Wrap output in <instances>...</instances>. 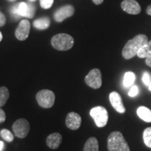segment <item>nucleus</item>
<instances>
[{
	"mask_svg": "<svg viewBox=\"0 0 151 151\" xmlns=\"http://www.w3.org/2000/svg\"><path fill=\"white\" fill-rule=\"evenodd\" d=\"M142 80H143V83L146 85V86H149V84H150L151 82L150 75L149 74L148 72H145L143 75Z\"/></svg>",
	"mask_w": 151,
	"mask_h": 151,
	"instance_id": "obj_26",
	"label": "nucleus"
},
{
	"mask_svg": "<svg viewBox=\"0 0 151 151\" xmlns=\"http://www.w3.org/2000/svg\"><path fill=\"white\" fill-rule=\"evenodd\" d=\"M121 8L124 12L132 15L139 14L141 11V6L136 0H124L121 3Z\"/></svg>",
	"mask_w": 151,
	"mask_h": 151,
	"instance_id": "obj_10",
	"label": "nucleus"
},
{
	"mask_svg": "<svg viewBox=\"0 0 151 151\" xmlns=\"http://www.w3.org/2000/svg\"><path fill=\"white\" fill-rule=\"evenodd\" d=\"M137 56L140 58H148L151 57V40L148 41L138 52Z\"/></svg>",
	"mask_w": 151,
	"mask_h": 151,
	"instance_id": "obj_17",
	"label": "nucleus"
},
{
	"mask_svg": "<svg viewBox=\"0 0 151 151\" xmlns=\"http://www.w3.org/2000/svg\"><path fill=\"white\" fill-rule=\"evenodd\" d=\"M74 40L71 36L67 34H58L55 35L51 39V44L54 48L58 50H68L73 46Z\"/></svg>",
	"mask_w": 151,
	"mask_h": 151,
	"instance_id": "obj_3",
	"label": "nucleus"
},
{
	"mask_svg": "<svg viewBox=\"0 0 151 151\" xmlns=\"http://www.w3.org/2000/svg\"><path fill=\"white\" fill-rule=\"evenodd\" d=\"M83 151H99V143L95 137H90L84 145Z\"/></svg>",
	"mask_w": 151,
	"mask_h": 151,
	"instance_id": "obj_14",
	"label": "nucleus"
},
{
	"mask_svg": "<svg viewBox=\"0 0 151 151\" xmlns=\"http://www.w3.org/2000/svg\"><path fill=\"white\" fill-rule=\"evenodd\" d=\"M15 135L17 137L23 139L26 137L29 132V123L26 119L20 118L17 120L12 127Z\"/></svg>",
	"mask_w": 151,
	"mask_h": 151,
	"instance_id": "obj_7",
	"label": "nucleus"
},
{
	"mask_svg": "<svg viewBox=\"0 0 151 151\" xmlns=\"http://www.w3.org/2000/svg\"><path fill=\"white\" fill-rule=\"evenodd\" d=\"M3 39V36H2V34H1V32H0V41L2 40Z\"/></svg>",
	"mask_w": 151,
	"mask_h": 151,
	"instance_id": "obj_34",
	"label": "nucleus"
},
{
	"mask_svg": "<svg viewBox=\"0 0 151 151\" xmlns=\"http://www.w3.org/2000/svg\"><path fill=\"white\" fill-rule=\"evenodd\" d=\"M146 63L148 67H151V57L150 58H148L146 59Z\"/></svg>",
	"mask_w": 151,
	"mask_h": 151,
	"instance_id": "obj_30",
	"label": "nucleus"
},
{
	"mask_svg": "<svg viewBox=\"0 0 151 151\" xmlns=\"http://www.w3.org/2000/svg\"><path fill=\"white\" fill-rule=\"evenodd\" d=\"M30 31V22L27 20H23L20 22L15 32V35L18 40L24 41L27 39Z\"/></svg>",
	"mask_w": 151,
	"mask_h": 151,
	"instance_id": "obj_9",
	"label": "nucleus"
},
{
	"mask_svg": "<svg viewBox=\"0 0 151 151\" xmlns=\"http://www.w3.org/2000/svg\"><path fill=\"white\" fill-rule=\"evenodd\" d=\"M6 21V20L5 16L0 11V27H2L4 25Z\"/></svg>",
	"mask_w": 151,
	"mask_h": 151,
	"instance_id": "obj_28",
	"label": "nucleus"
},
{
	"mask_svg": "<svg viewBox=\"0 0 151 151\" xmlns=\"http://www.w3.org/2000/svg\"><path fill=\"white\" fill-rule=\"evenodd\" d=\"M92 1H93L96 5H99L103 2L104 0H92Z\"/></svg>",
	"mask_w": 151,
	"mask_h": 151,
	"instance_id": "obj_31",
	"label": "nucleus"
},
{
	"mask_svg": "<svg viewBox=\"0 0 151 151\" xmlns=\"http://www.w3.org/2000/svg\"><path fill=\"white\" fill-rule=\"evenodd\" d=\"M90 115L93 118L98 127H104L106 125L109 120V114L104 107L101 106L94 107L90 110Z\"/></svg>",
	"mask_w": 151,
	"mask_h": 151,
	"instance_id": "obj_4",
	"label": "nucleus"
},
{
	"mask_svg": "<svg viewBox=\"0 0 151 151\" xmlns=\"http://www.w3.org/2000/svg\"><path fill=\"white\" fill-rule=\"evenodd\" d=\"M8 1H15L16 0H8Z\"/></svg>",
	"mask_w": 151,
	"mask_h": 151,
	"instance_id": "obj_36",
	"label": "nucleus"
},
{
	"mask_svg": "<svg viewBox=\"0 0 151 151\" xmlns=\"http://www.w3.org/2000/svg\"><path fill=\"white\" fill-rule=\"evenodd\" d=\"M109 99L112 106L115 110L120 113H124L126 111L125 107L124 106L121 96L117 92H112L109 95Z\"/></svg>",
	"mask_w": 151,
	"mask_h": 151,
	"instance_id": "obj_12",
	"label": "nucleus"
},
{
	"mask_svg": "<svg viewBox=\"0 0 151 151\" xmlns=\"http://www.w3.org/2000/svg\"><path fill=\"white\" fill-rule=\"evenodd\" d=\"M148 88H149V90H150V91H151V82H150V83L149 84V86H148Z\"/></svg>",
	"mask_w": 151,
	"mask_h": 151,
	"instance_id": "obj_35",
	"label": "nucleus"
},
{
	"mask_svg": "<svg viewBox=\"0 0 151 151\" xmlns=\"http://www.w3.org/2000/svg\"><path fill=\"white\" fill-rule=\"evenodd\" d=\"M9 98V92L8 88L6 87H1L0 88V107L5 105Z\"/></svg>",
	"mask_w": 151,
	"mask_h": 151,
	"instance_id": "obj_19",
	"label": "nucleus"
},
{
	"mask_svg": "<svg viewBox=\"0 0 151 151\" xmlns=\"http://www.w3.org/2000/svg\"><path fill=\"white\" fill-rule=\"evenodd\" d=\"M54 0H40L41 6L44 9H48L52 6Z\"/></svg>",
	"mask_w": 151,
	"mask_h": 151,
	"instance_id": "obj_25",
	"label": "nucleus"
},
{
	"mask_svg": "<svg viewBox=\"0 0 151 151\" xmlns=\"http://www.w3.org/2000/svg\"><path fill=\"white\" fill-rule=\"evenodd\" d=\"M6 120V114L5 112L2 109H0V123L4 122Z\"/></svg>",
	"mask_w": 151,
	"mask_h": 151,
	"instance_id": "obj_29",
	"label": "nucleus"
},
{
	"mask_svg": "<svg viewBox=\"0 0 151 151\" xmlns=\"http://www.w3.org/2000/svg\"><path fill=\"white\" fill-rule=\"evenodd\" d=\"M62 141V137L60 133L55 132L50 134L46 139L47 146L51 149H57L61 144Z\"/></svg>",
	"mask_w": 151,
	"mask_h": 151,
	"instance_id": "obj_13",
	"label": "nucleus"
},
{
	"mask_svg": "<svg viewBox=\"0 0 151 151\" xmlns=\"http://www.w3.org/2000/svg\"><path fill=\"white\" fill-rule=\"evenodd\" d=\"M137 115L141 120L146 122H151V110L145 106H140L137 109Z\"/></svg>",
	"mask_w": 151,
	"mask_h": 151,
	"instance_id": "obj_15",
	"label": "nucleus"
},
{
	"mask_svg": "<svg viewBox=\"0 0 151 151\" xmlns=\"http://www.w3.org/2000/svg\"><path fill=\"white\" fill-rule=\"evenodd\" d=\"M29 1H32H32H36V0H29Z\"/></svg>",
	"mask_w": 151,
	"mask_h": 151,
	"instance_id": "obj_37",
	"label": "nucleus"
},
{
	"mask_svg": "<svg viewBox=\"0 0 151 151\" xmlns=\"http://www.w3.org/2000/svg\"><path fill=\"white\" fill-rule=\"evenodd\" d=\"M143 138L146 146L151 148V127H148L144 130Z\"/></svg>",
	"mask_w": 151,
	"mask_h": 151,
	"instance_id": "obj_20",
	"label": "nucleus"
},
{
	"mask_svg": "<svg viewBox=\"0 0 151 151\" xmlns=\"http://www.w3.org/2000/svg\"><path fill=\"white\" fill-rule=\"evenodd\" d=\"M37 102L43 109H50L54 105L55 96L50 90H40L36 95Z\"/></svg>",
	"mask_w": 151,
	"mask_h": 151,
	"instance_id": "obj_5",
	"label": "nucleus"
},
{
	"mask_svg": "<svg viewBox=\"0 0 151 151\" xmlns=\"http://www.w3.org/2000/svg\"><path fill=\"white\" fill-rule=\"evenodd\" d=\"M136 79L135 74L133 72L131 71H128V72L125 73V74L124 76V79H123V85L124 87L128 88L133 85Z\"/></svg>",
	"mask_w": 151,
	"mask_h": 151,
	"instance_id": "obj_18",
	"label": "nucleus"
},
{
	"mask_svg": "<svg viewBox=\"0 0 151 151\" xmlns=\"http://www.w3.org/2000/svg\"><path fill=\"white\" fill-rule=\"evenodd\" d=\"M4 142L3 141H0V151H1L3 150L4 148Z\"/></svg>",
	"mask_w": 151,
	"mask_h": 151,
	"instance_id": "obj_33",
	"label": "nucleus"
},
{
	"mask_svg": "<svg viewBox=\"0 0 151 151\" xmlns=\"http://www.w3.org/2000/svg\"><path fill=\"white\" fill-rule=\"evenodd\" d=\"M109 151H130L127 141L120 132H113L107 139Z\"/></svg>",
	"mask_w": 151,
	"mask_h": 151,
	"instance_id": "obj_2",
	"label": "nucleus"
},
{
	"mask_svg": "<svg viewBox=\"0 0 151 151\" xmlns=\"http://www.w3.org/2000/svg\"><path fill=\"white\" fill-rule=\"evenodd\" d=\"M10 11L11 16H12L15 20H18V19L20 18V16L18 12V4H16L13 5L10 9Z\"/></svg>",
	"mask_w": 151,
	"mask_h": 151,
	"instance_id": "obj_24",
	"label": "nucleus"
},
{
	"mask_svg": "<svg viewBox=\"0 0 151 151\" xmlns=\"http://www.w3.org/2000/svg\"><path fill=\"white\" fill-rule=\"evenodd\" d=\"M27 14H26L25 18H32L35 16V6L31 3H27Z\"/></svg>",
	"mask_w": 151,
	"mask_h": 151,
	"instance_id": "obj_22",
	"label": "nucleus"
},
{
	"mask_svg": "<svg viewBox=\"0 0 151 151\" xmlns=\"http://www.w3.org/2000/svg\"><path fill=\"white\" fill-rule=\"evenodd\" d=\"M27 4L25 2L18 3V12L20 17H25L27 14Z\"/></svg>",
	"mask_w": 151,
	"mask_h": 151,
	"instance_id": "obj_23",
	"label": "nucleus"
},
{
	"mask_svg": "<svg viewBox=\"0 0 151 151\" xmlns=\"http://www.w3.org/2000/svg\"><path fill=\"white\" fill-rule=\"evenodd\" d=\"M146 13L149 16H151V5H149L146 9Z\"/></svg>",
	"mask_w": 151,
	"mask_h": 151,
	"instance_id": "obj_32",
	"label": "nucleus"
},
{
	"mask_svg": "<svg viewBox=\"0 0 151 151\" xmlns=\"http://www.w3.org/2000/svg\"><path fill=\"white\" fill-rule=\"evenodd\" d=\"M50 24V20L48 17H43V18H41L37 19V20H35L34 22L33 25L36 29H46L48 28Z\"/></svg>",
	"mask_w": 151,
	"mask_h": 151,
	"instance_id": "obj_16",
	"label": "nucleus"
},
{
	"mask_svg": "<svg viewBox=\"0 0 151 151\" xmlns=\"http://www.w3.org/2000/svg\"><path fill=\"white\" fill-rule=\"evenodd\" d=\"M0 135L2 139L6 141L7 142H12L14 139V136L9 130L6 129H3L0 132Z\"/></svg>",
	"mask_w": 151,
	"mask_h": 151,
	"instance_id": "obj_21",
	"label": "nucleus"
},
{
	"mask_svg": "<svg viewBox=\"0 0 151 151\" xmlns=\"http://www.w3.org/2000/svg\"><path fill=\"white\" fill-rule=\"evenodd\" d=\"M86 83L93 89H99L102 85L101 71L98 69H93L88 73L85 78Z\"/></svg>",
	"mask_w": 151,
	"mask_h": 151,
	"instance_id": "obj_6",
	"label": "nucleus"
},
{
	"mask_svg": "<svg viewBox=\"0 0 151 151\" xmlns=\"http://www.w3.org/2000/svg\"><path fill=\"white\" fill-rule=\"evenodd\" d=\"M148 41V37L145 35H139L130 39L122 49V57L126 60H129L137 55L138 52Z\"/></svg>",
	"mask_w": 151,
	"mask_h": 151,
	"instance_id": "obj_1",
	"label": "nucleus"
},
{
	"mask_svg": "<svg viewBox=\"0 0 151 151\" xmlns=\"http://www.w3.org/2000/svg\"><path fill=\"white\" fill-rule=\"evenodd\" d=\"M82 119L79 114L75 112L68 113L66 118V125L71 130H76L81 127Z\"/></svg>",
	"mask_w": 151,
	"mask_h": 151,
	"instance_id": "obj_11",
	"label": "nucleus"
},
{
	"mask_svg": "<svg viewBox=\"0 0 151 151\" xmlns=\"http://www.w3.org/2000/svg\"><path fill=\"white\" fill-rule=\"evenodd\" d=\"M138 94H139V88H138V86H132V88L129 90V93H128L129 97H136Z\"/></svg>",
	"mask_w": 151,
	"mask_h": 151,
	"instance_id": "obj_27",
	"label": "nucleus"
},
{
	"mask_svg": "<svg viewBox=\"0 0 151 151\" xmlns=\"http://www.w3.org/2000/svg\"><path fill=\"white\" fill-rule=\"evenodd\" d=\"M74 14V8L71 5H66L56 11L54 14V18L56 22H61L66 18L72 16Z\"/></svg>",
	"mask_w": 151,
	"mask_h": 151,
	"instance_id": "obj_8",
	"label": "nucleus"
}]
</instances>
